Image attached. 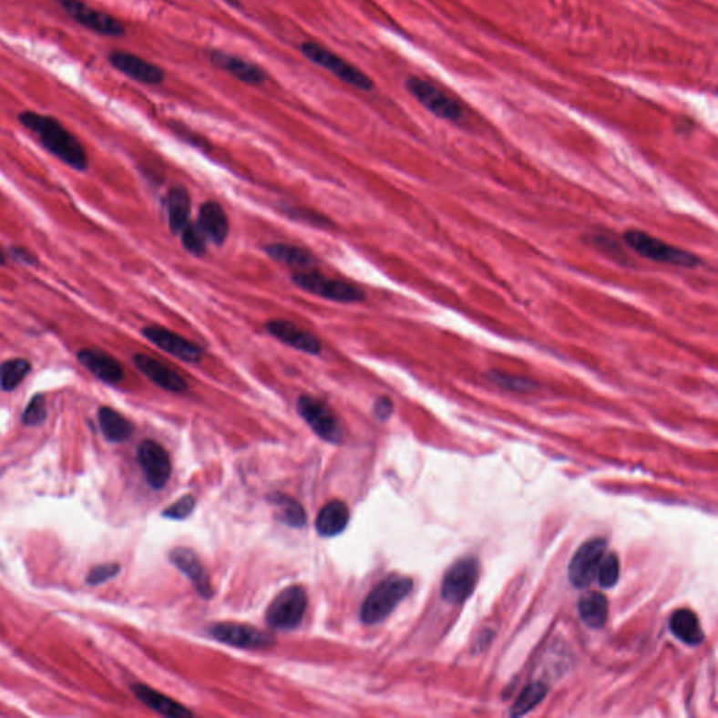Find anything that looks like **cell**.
Here are the masks:
<instances>
[{"mask_svg": "<svg viewBox=\"0 0 718 718\" xmlns=\"http://www.w3.org/2000/svg\"><path fill=\"white\" fill-rule=\"evenodd\" d=\"M213 67L223 70L231 77H236L241 82L250 86H259L265 82V72L256 65L239 56H231L228 52L212 51L210 54Z\"/></svg>", "mask_w": 718, "mask_h": 718, "instance_id": "18", "label": "cell"}, {"mask_svg": "<svg viewBox=\"0 0 718 718\" xmlns=\"http://www.w3.org/2000/svg\"><path fill=\"white\" fill-rule=\"evenodd\" d=\"M480 577L477 559L465 558L447 569L442 580L441 595L445 602L459 605L469 600Z\"/></svg>", "mask_w": 718, "mask_h": 718, "instance_id": "8", "label": "cell"}, {"mask_svg": "<svg viewBox=\"0 0 718 718\" xmlns=\"http://www.w3.org/2000/svg\"><path fill=\"white\" fill-rule=\"evenodd\" d=\"M393 410H395V405H393V402L389 397H379L374 402V417L378 418V420H389L390 415H393Z\"/></svg>", "mask_w": 718, "mask_h": 718, "instance_id": "39", "label": "cell"}, {"mask_svg": "<svg viewBox=\"0 0 718 718\" xmlns=\"http://www.w3.org/2000/svg\"><path fill=\"white\" fill-rule=\"evenodd\" d=\"M6 262V256H5L4 250L0 249V265H4Z\"/></svg>", "mask_w": 718, "mask_h": 718, "instance_id": "41", "label": "cell"}, {"mask_svg": "<svg viewBox=\"0 0 718 718\" xmlns=\"http://www.w3.org/2000/svg\"><path fill=\"white\" fill-rule=\"evenodd\" d=\"M119 569H121V567L117 563L98 564L95 569L88 571L87 577H86V582H87L88 585L104 584V582L108 581V580L118 576Z\"/></svg>", "mask_w": 718, "mask_h": 718, "instance_id": "37", "label": "cell"}, {"mask_svg": "<svg viewBox=\"0 0 718 718\" xmlns=\"http://www.w3.org/2000/svg\"><path fill=\"white\" fill-rule=\"evenodd\" d=\"M605 554L606 542L603 538H592L584 543L569 563V577L571 584L582 590L594 581Z\"/></svg>", "mask_w": 718, "mask_h": 718, "instance_id": "12", "label": "cell"}, {"mask_svg": "<svg viewBox=\"0 0 718 718\" xmlns=\"http://www.w3.org/2000/svg\"><path fill=\"white\" fill-rule=\"evenodd\" d=\"M548 689L542 683H532L522 691L512 707V715H525L532 712L538 704L542 703Z\"/></svg>", "mask_w": 718, "mask_h": 718, "instance_id": "31", "label": "cell"}, {"mask_svg": "<svg viewBox=\"0 0 718 718\" xmlns=\"http://www.w3.org/2000/svg\"><path fill=\"white\" fill-rule=\"evenodd\" d=\"M285 213L288 217L293 218V220L301 221V222L308 223L311 226H316V228H330L332 226V222H330L327 218L323 217L320 213L314 212V210H306V208L301 207H285Z\"/></svg>", "mask_w": 718, "mask_h": 718, "instance_id": "36", "label": "cell"}, {"mask_svg": "<svg viewBox=\"0 0 718 718\" xmlns=\"http://www.w3.org/2000/svg\"><path fill=\"white\" fill-rule=\"evenodd\" d=\"M302 54H303L309 61L313 64L319 65L323 69L329 70L334 77H337L341 82L347 83L353 87L369 92L374 88V82L368 75L364 74L363 70L358 69L355 65L350 64L344 58H341L335 52L330 51L326 46H320V44L313 43V41H306L302 44Z\"/></svg>", "mask_w": 718, "mask_h": 718, "instance_id": "4", "label": "cell"}, {"mask_svg": "<svg viewBox=\"0 0 718 718\" xmlns=\"http://www.w3.org/2000/svg\"><path fill=\"white\" fill-rule=\"evenodd\" d=\"M184 249L192 256L201 257L207 251V236L200 228L199 223H187L180 231Z\"/></svg>", "mask_w": 718, "mask_h": 718, "instance_id": "32", "label": "cell"}, {"mask_svg": "<svg viewBox=\"0 0 718 718\" xmlns=\"http://www.w3.org/2000/svg\"><path fill=\"white\" fill-rule=\"evenodd\" d=\"M31 365L27 359L15 358L9 359L0 366V387L5 392L15 389L19 386L26 376L30 374Z\"/></svg>", "mask_w": 718, "mask_h": 718, "instance_id": "30", "label": "cell"}, {"mask_svg": "<svg viewBox=\"0 0 718 718\" xmlns=\"http://www.w3.org/2000/svg\"><path fill=\"white\" fill-rule=\"evenodd\" d=\"M142 334L156 347L183 363L199 364L204 356V350L199 344H194L192 341L170 332L166 327L148 326L142 330Z\"/></svg>", "mask_w": 718, "mask_h": 718, "instance_id": "13", "label": "cell"}, {"mask_svg": "<svg viewBox=\"0 0 718 718\" xmlns=\"http://www.w3.org/2000/svg\"><path fill=\"white\" fill-rule=\"evenodd\" d=\"M621 576V563L616 554L610 553L602 559L598 569L597 579L602 588H612L618 584Z\"/></svg>", "mask_w": 718, "mask_h": 718, "instance_id": "34", "label": "cell"}, {"mask_svg": "<svg viewBox=\"0 0 718 718\" xmlns=\"http://www.w3.org/2000/svg\"><path fill=\"white\" fill-rule=\"evenodd\" d=\"M308 606V595L299 585L286 588L268 606V626L277 631H292L301 624Z\"/></svg>", "mask_w": 718, "mask_h": 718, "instance_id": "6", "label": "cell"}, {"mask_svg": "<svg viewBox=\"0 0 718 718\" xmlns=\"http://www.w3.org/2000/svg\"><path fill=\"white\" fill-rule=\"evenodd\" d=\"M623 239L627 246L634 250L637 254L652 260V262L682 268H696L702 262L699 257L694 256L691 251L671 246V244L665 243L654 236L647 235L641 231H626Z\"/></svg>", "mask_w": 718, "mask_h": 718, "instance_id": "3", "label": "cell"}, {"mask_svg": "<svg viewBox=\"0 0 718 718\" xmlns=\"http://www.w3.org/2000/svg\"><path fill=\"white\" fill-rule=\"evenodd\" d=\"M407 88L408 92L417 98L418 103L423 104L434 116L447 121H457L462 117V107L433 83L411 77L408 79Z\"/></svg>", "mask_w": 718, "mask_h": 718, "instance_id": "11", "label": "cell"}, {"mask_svg": "<svg viewBox=\"0 0 718 718\" xmlns=\"http://www.w3.org/2000/svg\"><path fill=\"white\" fill-rule=\"evenodd\" d=\"M298 411L308 426L313 429L314 433L332 444H340L343 441V428L334 411L329 407L327 403L316 399L313 396L299 397Z\"/></svg>", "mask_w": 718, "mask_h": 718, "instance_id": "9", "label": "cell"}, {"mask_svg": "<svg viewBox=\"0 0 718 718\" xmlns=\"http://www.w3.org/2000/svg\"><path fill=\"white\" fill-rule=\"evenodd\" d=\"M62 10L77 25L104 37H122L127 28L121 20L108 13L95 9L83 0H56Z\"/></svg>", "mask_w": 718, "mask_h": 718, "instance_id": "7", "label": "cell"}, {"mask_svg": "<svg viewBox=\"0 0 718 718\" xmlns=\"http://www.w3.org/2000/svg\"><path fill=\"white\" fill-rule=\"evenodd\" d=\"M195 499L192 496H184L177 499L169 508L163 511V517L169 519H186L194 511Z\"/></svg>", "mask_w": 718, "mask_h": 718, "instance_id": "38", "label": "cell"}, {"mask_svg": "<svg viewBox=\"0 0 718 718\" xmlns=\"http://www.w3.org/2000/svg\"><path fill=\"white\" fill-rule=\"evenodd\" d=\"M210 631L218 641L238 649H270L277 642L274 634L260 631L257 627L249 624L218 623L213 624Z\"/></svg>", "mask_w": 718, "mask_h": 718, "instance_id": "10", "label": "cell"}, {"mask_svg": "<svg viewBox=\"0 0 718 718\" xmlns=\"http://www.w3.org/2000/svg\"><path fill=\"white\" fill-rule=\"evenodd\" d=\"M79 363L106 384H119L124 379V369L118 361L101 350H82L77 353Z\"/></svg>", "mask_w": 718, "mask_h": 718, "instance_id": "20", "label": "cell"}, {"mask_svg": "<svg viewBox=\"0 0 718 718\" xmlns=\"http://www.w3.org/2000/svg\"><path fill=\"white\" fill-rule=\"evenodd\" d=\"M138 460L150 487L155 490L165 487L171 475L170 456L165 447L152 439H147L139 445Z\"/></svg>", "mask_w": 718, "mask_h": 718, "instance_id": "14", "label": "cell"}, {"mask_svg": "<svg viewBox=\"0 0 718 718\" xmlns=\"http://www.w3.org/2000/svg\"><path fill=\"white\" fill-rule=\"evenodd\" d=\"M108 62L114 69L125 77L142 85H160L165 79V72L158 65L135 56L132 52L113 51L108 56Z\"/></svg>", "mask_w": 718, "mask_h": 718, "instance_id": "15", "label": "cell"}, {"mask_svg": "<svg viewBox=\"0 0 718 718\" xmlns=\"http://www.w3.org/2000/svg\"><path fill=\"white\" fill-rule=\"evenodd\" d=\"M268 256L275 262H282L288 267L298 270V272H314L319 267V262L313 254L302 247L292 244L274 243L265 247Z\"/></svg>", "mask_w": 718, "mask_h": 718, "instance_id": "22", "label": "cell"}, {"mask_svg": "<svg viewBox=\"0 0 718 718\" xmlns=\"http://www.w3.org/2000/svg\"><path fill=\"white\" fill-rule=\"evenodd\" d=\"M199 226L207 239L213 244L221 246L225 243L229 235V220L222 205L215 201H207L201 205L199 212Z\"/></svg>", "mask_w": 718, "mask_h": 718, "instance_id": "21", "label": "cell"}, {"mask_svg": "<svg viewBox=\"0 0 718 718\" xmlns=\"http://www.w3.org/2000/svg\"><path fill=\"white\" fill-rule=\"evenodd\" d=\"M579 612L587 626L600 629L608 621V600L598 592L585 595L580 600Z\"/></svg>", "mask_w": 718, "mask_h": 718, "instance_id": "28", "label": "cell"}, {"mask_svg": "<svg viewBox=\"0 0 718 718\" xmlns=\"http://www.w3.org/2000/svg\"><path fill=\"white\" fill-rule=\"evenodd\" d=\"M411 590L413 580L392 574L371 590L361 608V621L369 626L381 623L408 597Z\"/></svg>", "mask_w": 718, "mask_h": 718, "instance_id": "2", "label": "cell"}, {"mask_svg": "<svg viewBox=\"0 0 718 718\" xmlns=\"http://www.w3.org/2000/svg\"><path fill=\"white\" fill-rule=\"evenodd\" d=\"M265 329H267L268 334H272L277 340L282 341L283 344L290 345L302 353L309 354V355H319L322 353V343L319 338L296 326L295 323L288 322V320H272L265 324Z\"/></svg>", "mask_w": 718, "mask_h": 718, "instance_id": "16", "label": "cell"}, {"mask_svg": "<svg viewBox=\"0 0 718 718\" xmlns=\"http://www.w3.org/2000/svg\"><path fill=\"white\" fill-rule=\"evenodd\" d=\"M134 364L149 381L158 385L161 389L171 393H183L189 387L186 379L179 372L169 368L168 365L161 364L160 361L152 358V356L145 355V354H137L134 356Z\"/></svg>", "mask_w": 718, "mask_h": 718, "instance_id": "17", "label": "cell"}, {"mask_svg": "<svg viewBox=\"0 0 718 718\" xmlns=\"http://www.w3.org/2000/svg\"><path fill=\"white\" fill-rule=\"evenodd\" d=\"M488 381L496 384L497 386L502 389L511 390V392H530L535 390L538 385L529 379L520 378V376H512V374H502L498 371H490L487 374Z\"/></svg>", "mask_w": 718, "mask_h": 718, "instance_id": "33", "label": "cell"}, {"mask_svg": "<svg viewBox=\"0 0 718 718\" xmlns=\"http://www.w3.org/2000/svg\"><path fill=\"white\" fill-rule=\"evenodd\" d=\"M670 629L676 639L688 645H697L703 641L704 633L699 619L689 609H678L672 613Z\"/></svg>", "mask_w": 718, "mask_h": 718, "instance_id": "26", "label": "cell"}, {"mask_svg": "<svg viewBox=\"0 0 718 718\" xmlns=\"http://www.w3.org/2000/svg\"><path fill=\"white\" fill-rule=\"evenodd\" d=\"M170 561L189 577L190 581L204 598L212 597L213 590L210 585L207 569L202 566L199 558L190 549L177 548L170 553Z\"/></svg>", "mask_w": 718, "mask_h": 718, "instance_id": "19", "label": "cell"}, {"mask_svg": "<svg viewBox=\"0 0 718 718\" xmlns=\"http://www.w3.org/2000/svg\"><path fill=\"white\" fill-rule=\"evenodd\" d=\"M23 127L37 135L41 145L52 155L56 156L65 165L77 171L87 170L88 159L85 148L72 132L54 117L43 116L36 111L19 114Z\"/></svg>", "mask_w": 718, "mask_h": 718, "instance_id": "1", "label": "cell"}, {"mask_svg": "<svg viewBox=\"0 0 718 718\" xmlns=\"http://www.w3.org/2000/svg\"><path fill=\"white\" fill-rule=\"evenodd\" d=\"M292 282L306 292L338 303H358L366 299V293L359 286L353 285L347 281L324 277L316 270L295 272L292 275Z\"/></svg>", "mask_w": 718, "mask_h": 718, "instance_id": "5", "label": "cell"}, {"mask_svg": "<svg viewBox=\"0 0 718 718\" xmlns=\"http://www.w3.org/2000/svg\"><path fill=\"white\" fill-rule=\"evenodd\" d=\"M165 205L171 233L180 235V231H183L184 226L189 223L190 212H191V199L189 191L181 186L173 187L166 195Z\"/></svg>", "mask_w": 718, "mask_h": 718, "instance_id": "24", "label": "cell"}, {"mask_svg": "<svg viewBox=\"0 0 718 718\" xmlns=\"http://www.w3.org/2000/svg\"><path fill=\"white\" fill-rule=\"evenodd\" d=\"M268 499L278 509V518L282 520L283 524L291 525L293 528H302L306 524V512L295 499L283 496V494H272Z\"/></svg>", "mask_w": 718, "mask_h": 718, "instance_id": "29", "label": "cell"}, {"mask_svg": "<svg viewBox=\"0 0 718 718\" xmlns=\"http://www.w3.org/2000/svg\"><path fill=\"white\" fill-rule=\"evenodd\" d=\"M226 4L231 5L233 7H241V2L239 0H225Z\"/></svg>", "mask_w": 718, "mask_h": 718, "instance_id": "40", "label": "cell"}, {"mask_svg": "<svg viewBox=\"0 0 718 718\" xmlns=\"http://www.w3.org/2000/svg\"><path fill=\"white\" fill-rule=\"evenodd\" d=\"M131 691L134 692L135 696H137L143 704H147L149 709L155 710L159 714L171 718L191 717L192 715V713L189 712L186 707L177 703V702H174L170 697L148 688L147 685H140V683H138V685L132 686Z\"/></svg>", "mask_w": 718, "mask_h": 718, "instance_id": "25", "label": "cell"}, {"mask_svg": "<svg viewBox=\"0 0 718 718\" xmlns=\"http://www.w3.org/2000/svg\"><path fill=\"white\" fill-rule=\"evenodd\" d=\"M350 520V509L343 501H330L317 515L316 529L323 538H333L344 532Z\"/></svg>", "mask_w": 718, "mask_h": 718, "instance_id": "23", "label": "cell"}, {"mask_svg": "<svg viewBox=\"0 0 718 718\" xmlns=\"http://www.w3.org/2000/svg\"><path fill=\"white\" fill-rule=\"evenodd\" d=\"M46 418V399L41 395L34 396L26 407L22 415L23 424L28 426H37L43 424Z\"/></svg>", "mask_w": 718, "mask_h": 718, "instance_id": "35", "label": "cell"}, {"mask_svg": "<svg viewBox=\"0 0 718 718\" xmlns=\"http://www.w3.org/2000/svg\"><path fill=\"white\" fill-rule=\"evenodd\" d=\"M98 424L101 433L114 444L127 441L134 433V426L129 423L118 411L110 407H101L98 410Z\"/></svg>", "mask_w": 718, "mask_h": 718, "instance_id": "27", "label": "cell"}]
</instances>
